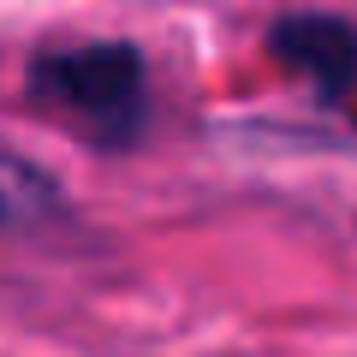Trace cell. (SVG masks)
<instances>
[{"label": "cell", "instance_id": "7a4b0ae2", "mask_svg": "<svg viewBox=\"0 0 357 357\" xmlns=\"http://www.w3.org/2000/svg\"><path fill=\"white\" fill-rule=\"evenodd\" d=\"M274 54L292 72H304L321 96H340L357 77V30L340 18H286L274 30Z\"/></svg>", "mask_w": 357, "mask_h": 357}, {"label": "cell", "instance_id": "3957f363", "mask_svg": "<svg viewBox=\"0 0 357 357\" xmlns=\"http://www.w3.org/2000/svg\"><path fill=\"white\" fill-rule=\"evenodd\" d=\"M66 215V191L48 167H36L24 149L0 143V238L42 232Z\"/></svg>", "mask_w": 357, "mask_h": 357}, {"label": "cell", "instance_id": "6da1fadb", "mask_svg": "<svg viewBox=\"0 0 357 357\" xmlns=\"http://www.w3.org/2000/svg\"><path fill=\"white\" fill-rule=\"evenodd\" d=\"M30 102L48 119L72 126L84 143H131L149 126V77L143 54L126 42L48 48L30 60Z\"/></svg>", "mask_w": 357, "mask_h": 357}]
</instances>
